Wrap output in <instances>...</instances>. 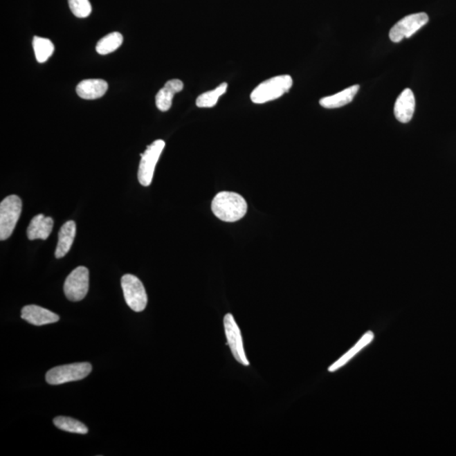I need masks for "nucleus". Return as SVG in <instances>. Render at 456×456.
<instances>
[{"mask_svg": "<svg viewBox=\"0 0 456 456\" xmlns=\"http://www.w3.org/2000/svg\"><path fill=\"white\" fill-rule=\"evenodd\" d=\"M212 210L220 220L235 222L242 219L247 212L248 205L242 195L222 191L213 199Z\"/></svg>", "mask_w": 456, "mask_h": 456, "instance_id": "obj_1", "label": "nucleus"}, {"mask_svg": "<svg viewBox=\"0 0 456 456\" xmlns=\"http://www.w3.org/2000/svg\"><path fill=\"white\" fill-rule=\"evenodd\" d=\"M292 86L293 79L290 75L275 76L260 83L252 91L250 99L255 104H264L281 98L282 95L289 93Z\"/></svg>", "mask_w": 456, "mask_h": 456, "instance_id": "obj_2", "label": "nucleus"}, {"mask_svg": "<svg viewBox=\"0 0 456 456\" xmlns=\"http://www.w3.org/2000/svg\"><path fill=\"white\" fill-rule=\"evenodd\" d=\"M93 366L89 363H77L57 366L46 374V381L51 385H59L65 383L82 381L91 374Z\"/></svg>", "mask_w": 456, "mask_h": 456, "instance_id": "obj_3", "label": "nucleus"}, {"mask_svg": "<svg viewBox=\"0 0 456 456\" xmlns=\"http://www.w3.org/2000/svg\"><path fill=\"white\" fill-rule=\"evenodd\" d=\"M22 201L17 195H10L0 204V239H9L20 218Z\"/></svg>", "mask_w": 456, "mask_h": 456, "instance_id": "obj_4", "label": "nucleus"}, {"mask_svg": "<svg viewBox=\"0 0 456 456\" xmlns=\"http://www.w3.org/2000/svg\"><path fill=\"white\" fill-rule=\"evenodd\" d=\"M121 286L129 308L135 312H143L147 308L148 298L140 280L136 275H125L121 279Z\"/></svg>", "mask_w": 456, "mask_h": 456, "instance_id": "obj_5", "label": "nucleus"}, {"mask_svg": "<svg viewBox=\"0 0 456 456\" xmlns=\"http://www.w3.org/2000/svg\"><path fill=\"white\" fill-rule=\"evenodd\" d=\"M165 141L156 140L149 145L147 150L140 155L141 161L138 171V179L141 185L147 187L151 185L154 176L155 168L161 154L165 147Z\"/></svg>", "mask_w": 456, "mask_h": 456, "instance_id": "obj_6", "label": "nucleus"}, {"mask_svg": "<svg viewBox=\"0 0 456 456\" xmlns=\"http://www.w3.org/2000/svg\"><path fill=\"white\" fill-rule=\"evenodd\" d=\"M89 290V271L85 266H79L68 275L64 285V292L69 300L82 301Z\"/></svg>", "mask_w": 456, "mask_h": 456, "instance_id": "obj_7", "label": "nucleus"}, {"mask_svg": "<svg viewBox=\"0 0 456 456\" xmlns=\"http://www.w3.org/2000/svg\"><path fill=\"white\" fill-rule=\"evenodd\" d=\"M428 15L421 12L409 15L401 19L390 30V38L393 43H400L405 37H412L428 22Z\"/></svg>", "mask_w": 456, "mask_h": 456, "instance_id": "obj_8", "label": "nucleus"}, {"mask_svg": "<svg viewBox=\"0 0 456 456\" xmlns=\"http://www.w3.org/2000/svg\"><path fill=\"white\" fill-rule=\"evenodd\" d=\"M224 329L227 337L228 346L231 349L232 356L237 362L244 366L250 365V362L245 355L242 334L239 325L236 323L235 317L231 313L226 314L224 317Z\"/></svg>", "mask_w": 456, "mask_h": 456, "instance_id": "obj_9", "label": "nucleus"}, {"mask_svg": "<svg viewBox=\"0 0 456 456\" xmlns=\"http://www.w3.org/2000/svg\"><path fill=\"white\" fill-rule=\"evenodd\" d=\"M21 318L30 325L37 327L56 323L60 320L57 314L37 305L25 306L21 310Z\"/></svg>", "mask_w": 456, "mask_h": 456, "instance_id": "obj_10", "label": "nucleus"}, {"mask_svg": "<svg viewBox=\"0 0 456 456\" xmlns=\"http://www.w3.org/2000/svg\"><path fill=\"white\" fill-rule=\"evenodd\" d=\"M415 97L411 89H405L394 103V113L396 120L403 124L412 120L415 112Z\"/></svg>", "mask_w": 456, "mask_h": 456, "instance_id": "obj_11", "label": "nucleus"}, {"mask_svg": "<svg viewBox=\"0 0 456 456\" xmlns=\"http://www.w3.org/2000/svg\"><path fill=\"white\" fill-rule=\"evenodd\" d=\"M109 89V85L104 80L90 79L85 80L78 84L76 93L80 98L86 100H95L103 97Z\"/></svg>", "mask_w": 456, "mask_h": 456, "instance_id": "obj_12", "label": "nucleus"}, {"mask_svg": "<svg viewBox=\"0 0 456 456\" xmlns=\"http://www.w3.org/2000/svg\"><path fill=\"white\" fill-rule=\"evenodd\" d=\"M183 83L181 80L174 79L168 80L165 86L156 95V105L162 112H167L171 109L174 95L183 90Z\"/></svg>", "mask_w": 456, "mask_h": 456, "instance_id": "obj_13", "label": "nucleus"}, {"mask_svg": "<svg viewBox=\"0 0 456 456\" xmlns=\"http://www.w3.org/2000/svg\"><path fill=\"white\" fill-rule=\"evenodd\" d=\"M53 228V220L51 217H45L43 214L37 215L30 221L28 226V237L30 240L48 239Z\"/></svg>", "mask_w": 456, "mask_h": 456, "instance_id": "obj_14", "label": "nucleus"}, {"mask_svg": "<svg viewBox=\"0 0 456 456\" xmlns=\"http://www.w3.org/2000/svg\"><path fill=\"white\" fill-rule=\"evenodd\" d=\"M76 225L74 221H68L61 227L59 232V242L55 251L57 259L63 258L70 251L74 242Z\"/></svg>", "mask_w": 456, "mask_h": 456, "instance_id": "obj_15", "label": "nucleus"}, {"mask_svg": "<svg viewBox=\"0 0 456 456\" xmlns=\"http://www.w3.org/2000/svg\"><path fill=\"white\" fill-rule=\"evenodd\" d=\"M358 90V85L348 87L347 89L340 91L339 93L320 99V104L322 107H325V109H338V107L347 105L348 103H350L354 100Z\"/></svg>", "mask_w": 456, "mask_h": 456, "instance_id": "obj_16", "label": "nucleus"}, {"mask_svg": "<svg viewBox=\"0 0 456 456\" xmlns=\"http://www.w3.org/2000/svg\"><path fill=\"white\" fill-rule=\"evenodd\" d=\"M374 339V334L372 331H367L364 334L361 339L358 340V343H356L354 345V347L351 348V349L346 352L343 356L337 360V361L331 365L329 367L328 370L329 372H336L340 369V367L346 365V364L350 361V360L354 358V356L358 354L360 351L363 349L364 347H366L367 345L373 342Z\"/></svg>", "mask_w": 456, "mask_h": 456, "instance_id": "obj_17", "label": "nucleus"}, {"mask_svg": "<svg viewBox=\"0 0 456 456\" xmlns=\"http://www.w3.org/2000/svg\"><path fill=\"white\" fill-rule=\"evenodd\" d=\"M33 46L36 59L39 63H45L55 52V46L48 38L34 37Z\"/></svg>", "mask_w": 456, "mask_h": 456, "instance_id": "obj_18", "label": "nucleus"}, {"mask_svg": "<svg viewBox=\"0 0 456 456\" xmlns=\"http://www.w3.org/2000/svg\"><path fill=\"white\" fill-rule=\"evenodd\" d=\"M122 40H124V38H122V34L120 33H110L109 35L103 37L102 39L98 42L95 49H97V52L99 55H109V53L117 51V49L120 47L122 44Z\"/></svg>", "mask_w": 456, "mask_h": 456, "instance_id": "obj_19", "label": "nucleus"}, {"mask_svg": "<svg viewBox=\"0 0 456 456\" xmlns=\"http://www.w3.org/2000/svg\"><path fill=\"white\" fill-rule=\"evenodd\" d=\"M53 424L61 430L73 432V434L86 435L88 428L80 421L68 417H57L53 419Z\"/></svg>", "mask_w": 456, "mask_h": 456, "instance_id": "obj_20", "label": "nucleus"}, {"mask_svg": "<svg viewBox=\"0 0 456 456\" xmlns=\"http://www.w3.org/2000/svg\"><path fill=\"white\" fill-rule=\"evenodd\" d=\"M227 89L228 84L222 83L216 89L207 91V93L199 95L197 100V106L198 107H212L216 106L218 100H219L222 95L226 93Z\"/></svg>", "mask_w": 456, "mask_h": 456, "instance_id": "obj_21", "label": "nucleus"}, {"mask_svg": "<svg viewBox=\"0 0 456 456\" xmlns=\"http://www.w3.org/2000/svg\"><path fill=\"white\" fill-rule=\"evenodd\" d=\"M72 13L78 18H86L93 11L89 0H68Z\"/></svg>", "mask_w": 456, "mask_h": 456, "instance_id": "obj_22", "label": "nucleus"}]
</instances>
